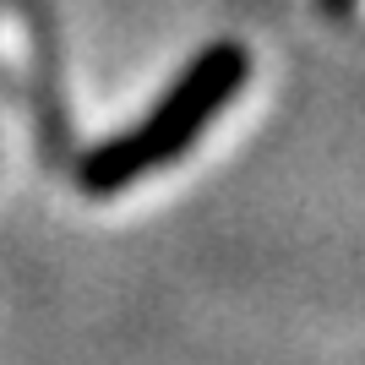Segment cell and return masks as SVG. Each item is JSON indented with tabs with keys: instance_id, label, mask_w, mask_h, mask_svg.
I'll list each match as a JSON object with an SVG mask.
<instances>
[{
	"instance_id": "obj_1",
	"label": "cell",
	"mask_w": 365,
	"mask_h": 365,
	"mask_svg": "<svg viewBox=\"0 0 365 365\" xmlns=\"http://www.w3.org/2000/svg\"><path fill=\"white\" fill-rule=\"evenodd\" d=\"M235 82H240V55H235V49H229V55L224 49L207 55V61L191 71V82H180V88L158 104V115H153L148 125H137V131H131L120 148H109L104 158H93V169H88L93 185H120L125 175L153 169V164H164V158H175L180 148H191L197 131L218 115V104L235 98Z\"/></svg>"
}]
</instances>
